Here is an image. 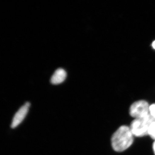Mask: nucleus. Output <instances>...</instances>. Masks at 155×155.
I'll return each mask as SVG.
<instances>
[{
	"label": "nucleus",
	"instance_id": "1a4fd4ad",
	"mask_svg": "<svg viewBox=\"0 0 155 155\" xmlns=\"http://www.w3.org/2000/svg\"><path fill=\"white\" fill-rule=\"evenodd\" d=\"M152 47L154 49H155V41H154L153 42V44H152Z\"/></svg>",
	"mask_w": 155,
	"mask_h": 155
},
{
	"label": "nucleus",
	"instance_id": "f03ea898",
	"mask_svg": "<svg viewBox=\"0 0 155 155\" xmlns=\"http://www.w3.org/2000/svg\"><path fill=\"white\" fill-rule=\"evenodd\" d=\"M154 121L150 114L144 117L134 119L130 127L134 136L141 137L148 134L150 126Z\"/></svg>",
	"mask_w": 155,
	"mask_h": 155
},
{
	"label": "nucleus",
	"instance_id": "423d86ee",
	"mask_svg": "<svg viewBox=\"0 0 155 155\" xmlns=\"http://www.w3.org/2000/svg\"><path fill=\"white\" fill-rule=\"evenodd\" d=\"M148 135L155 140V121L153 122L150 126L148 130Z\"/></svg>",
	"mask_w": 155,
	"mask_h": 155
},
{
	"label": "nucleus",
	"instance_id": "f257e3e1",
	"mask_svg": "<svg viewBox=\"0 0 155 155\" xmlns=\"http://www.w3.org/2000/svg\"><path fill=\"white\" fill-rule=\"evenodd\" d=\"M133 136L130 127L125 125L119 127L111 138V145L113 149L118 152L127 150L133 143Z\"/></svg>",
	"mask_w": 155,
	"mask_h": 155
},
{
	"label": "nucleus",
	"instance_id": "6e6552de",
	"mask_svg": "<svg viewBox=\"0 0 155 155\" xmlns=\"http://www.w3.org/2000/svg\"><path fill=\"white\" fill-rule=\"evenodd\" d=\"M153 150L154 153L155 155V140L153 144Z\"/></svg>",
	"mask_w": 155,
	"mask_h": 155
},
{
	"label": "nucleus",
	"instance_id": "39448f33",
	"mask_svg": "<svg viewBox=\"0 0 155 155\" xmlns=\"http://www.w3.org/2000/svg\"><path fill=\"white\" fill-rule=\"evenodd\" d=\"M67 75V72L64 69L61 68L57 69L51 78V83L56 85L62 83L66 79Z\"/></svg>",
	"mask_w": 155,
	"mask_h": 155
},
{
	"label": "nucleus",
	"instance_id": "0eeeda50",
	"mask_svg": "<svg viewBox=\"0 0 155 155\" xmlns=\"http://www.w3.org/2000/svg\"><path fill=\"white\" fill-rule=\"evenodd\" d=\"M149 114L155 120V104L150 106Z\"/></svg>",
	"mask_w": 155,
	"mask_h": 155
},
{
	"label": "nucleus",
	"instance_id": "7ed1b4c3",
	"mask_svg": "<svg viewBox=\"0 0 155 155\" xmlns=\"http://www.w3.org/2000/svg\"><path fill=\"white\" fill-rule=\"evenodd\" d=\"M149 108L148 103L146 101H137L130 106L129 114L135 119L142 118L150 114Z\"/></svg>",
	"mask_w": 155,
	"mask_h": 155
},
{
	"label": "nucleus",
	"instance_id": "20e7f679",
	"mask_svg": "<svg viewBox=\"0 0 155 155\" xmlns=\"http://www.w3.org/2000/svg\"><path fill=\"white\" fill-rule=\"evenodd\" d=\"M30 104L29 102H26L25 104L22 106L20 109L18 110L15 115H14L12 123H11V127L12 128H14L18 126L24 120L28 111Z\"/></svg>",
	"mask_w": 155,
	"mask_h": 155
}]
</instances>
